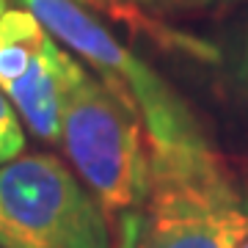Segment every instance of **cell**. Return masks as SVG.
<instances>
[{"mask_svg":"<svg viewBox=\"0 0 248 248\" xmlns=\"http://www.w3.org/2000/svg\"><path fill=\"white\" fill-rule=\"evenodd\" d=\"M6 11H9V0H0V17H3Z\"/></svg>","mask_w":248,"mask_h":248,"instance_id":"7c38bea8","label":"cell"},{"mask_svg":"<svg viewBox=\"0 0 248 248\" xmlns=\"http://www.w3.org/2000/svg\"><path fill=\"white\" fill-rule=\"evenodd\" d=\"M248 240V199L223 163H152L146 202L119 218L116 248H240Z\"/></svg>","mask_w":248,"mask_h":248,"instance_id":"7a4b0ae2","label":"cell"},{"mask_svg":"<svg viewBox=\"0 0 248 248\" xmlns=\"http://www.w3.org/2000/svg\"><path fill=\"white\" fill-rule=\"evenodd\" d=\"M80 6H86V9H94V11H102L108 17H116L122 19V22H133L135 28H146L149 33H160V25H152L149 19L143 17V11H133V9H124L113 0H78Z\"/></svg>","mask_w":248,"mask_h":248,"instance_id":"ba28073f","label":"cell"},{"mask_svg":"<svg viewBox=\"0 0 248 248\" xmlns=\"http://www.w3.org/2000/svg\"><path fill=\"white\" fill-rule=\"evenodd\" d=\"M0 248H116L105 207L61 157L0 166Z\"/></svg>","mask_w":248,"mask_h":248,"instance_id":"277c9868","label":"cell"},{"mask_svg":"<svg viewBox=\"0 0 248 248\" xmlns=\"http://www.w3.org/2000/svg\"><path fill=\"white\" fill-rule=\"evenodd\" d=\"M237 75L243 80V86L248 89V31L243 33V42H240V50H237Z\"/></svg>","mask_w":248,"mask_h":248,"instance_id":"30bf717a","label":"cell"},{"mask_svg":"<svg viewBox=\"0 0 248 248\" xmlns=\"http://www.w3.org/2000/svg\"><path fill=\"white\" fill-rule=\"evenodd\" d=\"M113 3L124 6V9L141 11V9H169V6H174L179 0H113Z\"/></svg>","mask_w":248,"mask_h":248,"instance_id":"9c48e42d","label":"cell"},{"mask_svg":"<svg viewBox=\"0 0 248 248\" xmlns=\"http://www.w3.org/2000/svg\"><path fill=\"white\" fill-rule=\"evenodd\" d=\"M89 72L80 63L72 50L58 45V39H50L45 50L39 53L31 69L6 91L14 110H19L28 130H33L39 138L55 143L61 141V116L69 102L72 91Z\"/></svg>","mask_w":248,"mask_h":248,"instance_id":"5b68a950","label":"cell"},{"mask_svg":"<svg viewBox=\"0 0 248 248\" xmlns=\"http://www.w3.org/2000/svg\"><path fill=\"white\" fill-rule=\"evenodd\" d=\"M25 149V133L17 119V110L11 105V99L0 91V166H6L11 160H17Z\"/></svg>","mask_w":248,"mask_h":248,"instance_id":"52a82bcc","label":"cell"},{"mask_svg":"<svg viewBox=\"0 0 248 248\" xmlns=\"http://www.w3.org/2000/svg\"><path fill=\"white\" fill-rule=\"evenodd\" d=\"M190 6H215V3H234V0H185Z\"/></svg>","mask_w":248,"mask_h":248,"instance_id":"8fae6325","label":"cell"},{"mask_svg":"<svg viewBox=\"0 0 248 248\" xmlns=\"http://www.w3.org/2000/svg\"><path fill=\"white\" fill-rule=\"evenodd\" d=\"M53 39L39 17L28 9H9L0 17V91L17 83Z\"/></svg>","mask_w":248,"mask_h":248,"instance_id":"8992f818","label":"cell"},{"mask_svg":"<svg viewBox=\"0 0 248 248\" xmlns=\"http://www.w3.org/2000/svg\"><path fill=\"white\" fill-rule=\"evenodd\" d=\"M39 22L63 42L66 50L91 63L135 113L141 116L155 163L169 166H207L218 163V152L202 130L185 99L169 80H163L141 55L124 47L86 6L78 0H19Z\"/></svg>","mask_w":248,"mask_h":248,"instance_id":"6da1fadb","label":"cell"},{"mask_svg":"<svg viewBox=\"0 0 248 248\" xmlns=\"http://www.w3.org/2000/svg\"><path fill=\"white\" fill-rule=\"evenodd\" d=\"M240 248H248V240H246V243H243V246H240Z\"/></svg>","mask_w":248,"mask_h":248,"instance_id":"4fadbf2b","label":"cell"},{"mask_svg":"<svg viewBox=\"0 0 248 248\" xmlns=\"http://www.w3.org/2000/svg\"><path fill=\"white\" fill-rule=\"evenodd\" d=\"M141 130L135 108L94 75L78 83L61 116V143L72 171L116 218L138 210L149 193L152 149Z\"/></svg>","mask_w":248,"mask_h":248,"instance_id":"3957f363","label":"cell"}]
</instances>
